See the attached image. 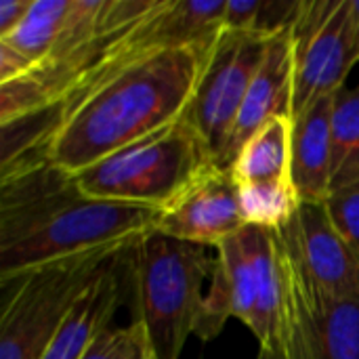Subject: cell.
Masks as SVG:
<instances>
[{"label":"cell","instance_id":"obj_12","mask_svg":"<svg viewBox=\"0 0 359 359\" xmlns=\"http://www.w3.org/2000/svg\"><path fill=\"white\" fill-rule=\"evenodd\" d=\"M294 40L292 29L278 34L269 40L265 59L252 78L246 93L244 105L240 109L231 147H229V168L244 147V143L269 120L286 116L292 118V88H294Z\"/></svg>","mask_w":359,"mask_h":359},{"label":"cell","instance_id":"obj_17","mask_svg":"<svg viewBox=\"0 0 359 359\" xmlns=\"http://www.w3.org/2000/svg\"><path fill=\"white\" fill-rule=\"evenodd\" d=\"M69 4L72 0H34L29 13L19 23V27L0 42L8 44L38 67L55 46Z\"/></svg>","mask_w":359,"mask_h":359},{"label":"cell","instance_id":"obj_24","mask_svg":"<svg viewBox=\"0 0 359 359\" xmlns=\"http://www.w3.org/2000/svg\"><path fill=\"white\" fill-rule=\"evenodd\" d=\"M349 38L353 59L359 63V0H349Z\"/></svg>","mask_w":359,"mask_h":359},{"label":"cell","instance_id":"obj_20","mask_svg":"<svg viewBox=\"0 0 359 359\" xmlns=\"http://www.w3.org/2000/svg\"><path fill=\"white\" fill-rule=\"evenodd\" d=\"M324 206L334 229L359 261V183L332 189Z\"/></svg>","mask_w":359,"mask_h":359},{"label":"cell","instance_id":"obj_2","mask_svg":"<svg viewBox=\"0 0 359 359\" xmlns=\"http://www.w3.org/2000/svg\"><path fill=\"white\" fill-rule=\"evenodd\" d=\"M160 210L97 200L46 162L0 170V284L99 250H128L154 233Z\"/></svg>","mask_w":359,"mask_h":359},{"label":"cell","instance_id":"obj_8","mask_svg":"<svg viewBox=\"0 0 359 359\" xmlns=\"http://www.w3.org/2000/svg\"><path fill=\"white\" fill-rule=\"evenodd\" d=\"M273 36L223 29L208 53L183 120L202 137L215 166L229 170V147L246 93Z\"/></svg>","mask_w":359,"mask_h":359},{"label":"cell","instance_id":"obj_15","mask_svg":"<svg viewBox=\"0 0 359 359\" xmlns=\"http://www.w3.org/2000/svg\"><path fill=\"white\" fill-rule=\"evenodd\" d=\"M290 149L292 118H273L244 143L229 172L238 185L286 183L290 181Z\"/></svg>","mask_w":359,"mask_h":359},{"label":"cell","instance_id":"obj_25","mask_svg":"<svg viewBox=\"0 0 359 359\" xmlns=\"http://www.w3.org/2000/svg\"><path fill=\"white\" fill-rule=\"evenodd\" d=\"M257 359H284V358H282V353H280L276 347H261V351H259Z\"/></svg>","mask_w":359,"mask_h":359},{"label":"cell","instance_id":"obj_1","mask_svg":"<svg viewBox=\"0 0 359 359\" xmlns=\"http://www.w3.org/2000/svg\"><path fill=\"white\" fill-rule=\"evenodd\" d=\"M135 25L53 107L2 126L0 170L46 162L76 175L183 118L215 44L151 50Z\"/></svg>","mask_w":359,"mask_h":359},{"label":"cell","instance_id":"obj_23","mask_svg":"<svg viewBox=\"0 0 359 359\" xmlns=\"http://www.w3.org/2000/svg\"><path fill=\"white\" fill-rule=\"evenodd\" d=\"M34 0H0V40L19 27Z\"/></svg>","mask_w":359,"mask_h":359},{"label":"cell","instance_id":"obj_7","mask_svg":"<svg viewBox=\"0 0 359 359\" xmlns=\"http://www.w3.org/2000/svg\"><path fill=\"white\" fill-rule=\"evenodd\" d=\"M278 248L282 311L276 349L284 359H359V299L318 286L280 236Z\"/></svg>","mask_w":359,"mask_h":359},{"label":"cell","instance_id":"obj_9","mask_svg":"<svg viewBox=\"0 0 359 359\" xmlns=\"http://www.w3.org/2000/svg\"><path fill=\"white\" fill-rule=\"evenodd\" d=\"M246 225L240 185L229 170L210 166L160 210L154 231L204 248H219Z\"/></svg>","mask_w":359,"mask_h":359},{"label":"cell","instance_id":"obj_22","mask_svg":"<svg viewBox=\"0 0 359 359\" xmlns=\"http://www.w3.org/2000/svg\"><path fill=\"white\" fill-rule=\"evenodd\" d=\"M34 69H36V65L29 59L19 55L8 44L0 42V84H8V82H15L19 78H25Z\"/></svg>","mask_w":359,"mask_h":359},{"label":"cell","instance_id":"obj_5","mask_svg":"<svg viewBox=\"0 0 359 359\" xmlns=\"http://www.w3.org/2000/svg\"><path fill=\"white\" fill-rule=\"evenodd\" d=\"M217 250L196 334L210 341L236 318L250 328L261 347H278L282 267L276 231L246 225Z\"/></svg>","mask_w":359,"mask_h":359},{"label":"cell","instance_id":"obj_14","mask_svg":"<svg viewBox=\"0 0 359 359\" xmlns=\"http://www.w3.org/2000/svg\"><path fill=\"white\" fill-rule=\"evenodd\" d=\"M120 257L82 294L42 359H80L90 343L109 328V322L122 301V282L116 271Z\"/></svg>","mask_w":359,"mask_h":359},{"label":"cell","instance_id":"obj_3","mask_svg":"<svg viewBox=\"0 0 359 359\" xmlns=\"http://www.w3.org/2000/svg\"><path fill=\"white\" fill-rule=\"evenodd\" d=\"M137 322L145 328L154 359H181V351L196 334L204 282L212 278L217 261L204 246L149 233L130 248Z\"/></svg>","mask_w":359,"mask_h":359},{"label":"cell","instance_id":"obj_19","mask_svg":"<svg viewBox=\"0 0 359 359\" xmlns=\"http://www.w3.org/2000/svg\"><path fill=\"white\" fill-rule=\"evenodd\" d=\"M80 359H154L145 328L135 320L128 326L105 328Z\"/></svg>","mask_w":359,"mask_h":359},{"label":"cell","instance_id":"obj_10","mask_svg":"<svg viewBox=\"0 0 359 359\" xmlns=\"http://www.w3.org/2000/svg\"><path fill=\"white\" fill-rule=\"evenodd\" d=\"M278 236L318 286L337 297L359 299L358 257L334 229L324 204H301Z\"/></svg>","mask_w":359,"mask_h":359},{"label":"cell","instance_id":"obj_16","mask_svg":"<svg viewBox=\"0 0 359 359\" xmlns=\"http://www.w3.org/2000/svg\"><path fill=\"white\" fill-rule=\"evenodd\" d=\"M332 189L359 183V84L332 99ZM330 189V191H332Z\"/></svg>","mask_w":359,"mask_h":359},{"label":"cell","instance_id":"obj_21","mask_svg":"<svg viewBox=\"0 0 359 359\" xmlns=\"http://www.w3.org/2000/svg\"><path fill=\"white\" fill-rule=\"evenodd\" d=\"M261 0H227L223 29L257 34Z\"/></svg>","mask_w":359,"mask_h":359},{"label":"cell","instance_id":"obj_18","mask_svg":"<svg viewBox=\"0 0 359 359\" xmlns=\"http://www.w3.org/2000/svg\"><path fill=\"white\" fill-rule=\"evenodd\" d=\"M240 200L246 223L271 231L282 229L301 206L290 181L240 185Z\"/></svg>","mask_w":359,"mask_h":359},{"label":"cell","instance_id":"obj_6","mask_svg":"<svg viewBox=\"0 0 359 359\" xmlns=\"http://www.w3.org/2000/svg\"><path fill=\"white\" fill-rule=\"evenodd\" d=\"M124 252H88L11 280L17 286L2 305L0 359H42L82 294Z\"/></svg>","mask_w":359,"mask_h":359},{"label":"cell","instance_id":"obj_11","mask_svg":"<svg viewBox=\"0 0 359 359\" xmlns=\"http://www.w3.org/2000/svg\"><path fill=\"white\" fill-rule=\"evenodd\" d=\"M297 69L292 88V120L345 86L355 65L349 38V0H341L328 21L305 44H294Z\"/></svg>","mask_w":359,"mask_h":359},{"label":"cell","instance_id":"obj_4","mask_svg":"<svg viewBox=\"0 0 359 359\" xmlns=\"http://www.w3.org/2000/svg\"><path fill=\"white\" fill-rule=\"evenodd\" d=\"M210 166L206 143L181 118L72 177L90 198L162 210Z\"/></svg>","mask_w":359,"mask_h":359},{"label":"cell","instance_id":"obj_13","mask_svg":"<svg viewBox=\"0 0 359 359\" xmlns=\"http://www.w3.org/2000/svg\"><path fill=\"white\" fill-rule=\"evenodd\" d=\"M332 99H320L292 120L290 181L301 204H324L332 189Z\"/></svg>","mask_w":359,"mask_h":359}]
</instances>
